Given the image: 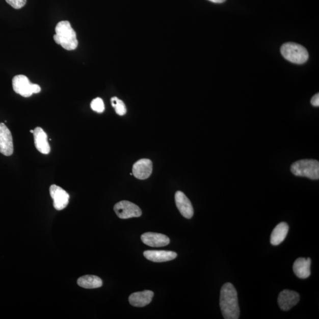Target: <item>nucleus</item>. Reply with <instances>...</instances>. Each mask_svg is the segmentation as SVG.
<instances>
[{"mask_svg":"<svg viewBox=\"0 0 319 319\" xmlns=\"http://www.w3.org/2000/svg\"><path fill=\"white\" fill-rule=\"evenodd\" d=\"M220 305L225 319H238L240 310L237 291L233 284L225 283L222 287Z\"/></svg>","mask_w":319,"mask_h":319,"instance_id":"1","label":"nucleus"},{"mask_svg":"<svg viewBox=\"0 0 319 319\" xmlns=\"http://www.w3.org/2000/svg\"><path fill=\"white\" fill-rule=\"evenodd\" d=\"M56 34L54 36L55 42L60 44L63 48L68 50L76 49L78 41L76 38V32L72 29L68 21L59 22L55 28Z\"/></svg>","mask_w":319,"mask_h":319,"instance_id":"2","label":"nucleus"},{"mask_svg":"<svg viewBox=\"0 0 319 319\" xmlns=\"http://www.w3.org/2000/svg\"><path fill=\"white\" fill-rule=\"evenodd\" d=\"M291 171L294 175L306 177L311 180L319 179V162L316 160H300L293 163Z\"/></svg>","mask_w":319,"mask_h":319,"instance_id":"3","label":"nucleus"},{"mask_svg":"<svg viewBox=\"0 0 319 319\" xmlns=\"http://www.w3.org/2000/svg\"><path fill=\"white\" fill-rule=\"evenodd\" d=\"M281 54L289 62L296 64H303L309 59V53L305 47L299 44L289 42L281 47Z\"/></svg>","mask_w":319,"mask_h":319,"instance_id":"4","label":"nucleus"},{"mask_svg":"<svg viewBox=\"0 0 319 319\" xmlns=\"http://www.w3.org/2000/svg\"><path fill=\"white\" fill-rule=\"evenodd\" d=\"M12 83L14 92L25 98L30 97L33 94H38L41 91L39 85L32 84L25 75L14 76Z\"/></svg>","mask_w":319,"mask_h":319,"instance_id":"5","label":"nucleus"},{"mask_svg":"<svg viewBox=\"0 0 319 319\" xmlns=\"http://www.w3.org/2000/svg\"><path fill=\"white\" fill-rule=\"evenodd\" d=\"M114 210L121 219L138 218L142 216V211L136 204L127 200H122L114 205Z\"/></svg>","mask_w":319,"mask_h":319,"instance_id":"6","label":"nucleus"},{"mask_svg":"<svg viewBox=\"0 0 319 319\" xmlns=\"http://www.w3.org/2000/svg\"><path fill=\"white\" fill-rule=\"evenodd\" d=\"M13 151L12 133L5 124L0 123V153L6 156H10Z\"/></svg>","mask_w":319,"mask_h":319,"instance_id":"7","label":"nucleus"},{"mask_svg":"<svg viewBox=\"0 0 319 319\" xmlns=\"http://www.w3.org/2000/svg\"><path fill=\"white\" fill-rule=\"evenodd\" d=\"M50 194L54 200V206L58 210L64 209L68 206L69 195L64 189L53 184L50 187Z\"/></svg>","mask_w":319,"mask_h":319,"instance_id":"8","label":"nucleus"},{"mask_svg":"<svg viewBox=\"0 0 319 319\" xmlns=\"http://www.w3.org/2000/svg\"><path fill=\"white\" fill-rule=\"evenodd\" d=\"M300 295L298 292L290 290H284L279 295L278 304H279L281 310L288 311L298 305Z\"/></svg>","mask_w":319,"mask_h":319,"instance_id":"9","label":"nucleus"},{"mask_svg":"<svg viewBox=\"0 0 319 319\" xmlns=\"http://www.w3.org/2000/svg\"><path fill=\"white\" fill-rule=\"evenodd\" d=\"M153 172V163L149 159L143 158L135 163L132 167V174L137 179L145 180Z\"/></svg>","mask_w":319,"mask_h":319,"instance_id":"10","label":"nucleus"},{"mask_svg":"<svg viewBox=\"0 0 319 319\" xmlns=\"http://www.w3.org/2000/svg\"><path fill=\"white\" fill-rule=\"evenodd\" d=\"M175 202L178 210L183 217L191 219L194 216V207L190 200L181 191H177L175 194Z\"/></svg>","mask_w":319,"mask_h":319,"instance_id":"11","label":"nucleus"},{"mask_svg":"<svg viewBox=\"0 0 319 319\" xmlns=\"http://www.w3.org/2000/svg\"><path fill=\"white\" fill-rule=\"evenodd\" d=\"M141 240L144 244L151 247H162L170 244L168 236L155 232L144 233L141 236Z\"/></svg>","mask_w":319,"mask_h":319,"instance_id":"12","label":"nucleus"},{"mask_svg":"<svg viewBox=\"0 0 319 319\" xmlns=\"http://www.w3.org/2000/svg\"><path fill=\"white\" fill-rule=\"evenodd\" d=\"M143 254L148 260L155 262L171 261L177 255L175 252L163 250H148L144 251Z\"/></svg>","mask_w":319,"mask_h":319,"instance_id":"13","label":"nucleus"},{"mask_svg":"<svg viewBox=\"0 0 319 319\" xmlns=\"http://www.w3.org/2000/svg\"><path fill=\"white\" fill-rule=\"evenodd\" d=\"M35 145L40 153L48 154L50 152V147L48 142L47 134L41 127H36L33 132Z\"/></svg>","mask_w":319,"mask_h":319,"instance_id":"14","label":"nucleus"},{"mask_svg":"<svg viewBox=\"0 0 319 319\" xmlns=\"http://www.w3.org/2000/svg\"><path fill=\"white\" fill-rule=\"evenodd\" d=\"M311 259L310 258H299L296 259L293 266V272L296 276L301 279H306L311 274Z\"/></svg>","mask_w":319,"mask_h":319,"instance_id":"15","label":"nucleus"},{"mask_svg":"<svg viewBox=\"0 0 319 319\" xmlns=\"http://www.w3.org/2000/svg\"><path fill=\"white\" fill-rule=\"evenodd\" d=\"M154 296V293L150 290L132 293L129 297V302L132 306L143 307L151 303Z\"/></svg>","mask_w":319,"mask_h":319,"instance_id":"16","label":"nucleus"},{"mask_svg":"<svg viewBox=\"0 0 319 319\" xmlns=\"http://www.w3.org/2000/svg\"><path fill=\"white\" fill-rule=\"evenodd\" d=\"M289 226L285 222H281L278 224L271 235L270 242L274 246H279L283 243L287 235Z\"/></svg>","mask_w":319,"mask_h":319,"instance_id":"17","label":"nucleus"},{"mask_svg":"<svg viewBox=\"0 0 319 319\" xmlns=\"http://www.w3.org/2000/svg\"><path fill=\"white\" fill-rule=\"evenodd\" d=\"M77 283L80 287L92 289L102 286V281L99 277L93 275H87L79 278Z\"/></svg>","mask_w":319,"mask_h":319,"instance_id":"18","label":"nucleus"},{"mask_svg":"<svg viewBox=\"0 0 319 319\" xmlns=\"http://www.w3.org/2000/svg\"><path fill=\"white\" fill-rule=\"evenodd\" d=\"M111 105L114 107L116 112L120 116H124L127 113L125 103L117 97H113L111 99Z\"/></svg>","mask_w":319,"mask_h":319,"instance_id":"19","label":"nucleus"},{"mask_svg":"<svg viewBox=\"0 0 319 319\" xmlns=\"http://www.w3.org/2000/svg\"><path fill=\"white\" fill-rule=\"evenodd\" d=\"M91 109L98 113H102L105 110L104 103L101 98H96L91 102Z\"/></svg>","mask_w":319,"mask_h":319,"instance_id":"20","label":"nucleus"},{"mask_svg":"<svg viewBox=\"0 0 319 319\" xmlns=\"http://www.w3.org/2000/svg\"><path fill=\"white\" fill-rule=\"evenodd\" d=\"M15 9H20L26 4L27 0H6Z\"/></svg>","mask_w":319,"mask_h":319,"instance_id":"21","label":"nucleus"},{"mask_svg":"<svg viewBox=\"0 0 319 319\" xmlns=\"http://www.w3.org/2000/svg\"><path fill=\"white\" fill-rule=\"evenodd\" d=\"M311 104L314 107H318L319 106V94L314 95L311 99Z\"/></svg>","mask_w":319,"mask_h":319,"instance_id":"22","label":"nucleus"},{"mask_svg":"<svg viewBox=\"0 0 319 319\" xmlns=\"http://www.w3.org/2000/svg\"><path fill=\"white\" fill-rule=\"evenodd\" d=\"M209 1L214 3H222L226 1V0H209Z\"/></svg>","mask_w":319,"mask_h":319,"instance_id":"23","label":"nucleus"},{"mask_svg":"<svg viewBox=\"0 0 319 319\" xmlns=\"http://www.w3.org/2000/svg\"><path fill=\"white\" fill-rule=\"evenodd\" d=\"M33 132H34V130H31V132L33 133Z\"/></svg>","mask_w":319,"mask_h":319,"instance_id":"24","label":"nucleus"}]
</instances>
